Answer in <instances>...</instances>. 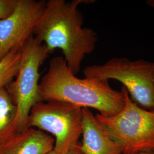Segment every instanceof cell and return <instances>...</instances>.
I'll list each match as a JSON object with an SVG mask.
<instances>
[{"mask_svg":"<svg viewBox=\"0 0 154 154\" xmlns=\"http://www.w3.org/2000/svg\"><path fill=\"white\" fill-rule=\"evenodd\" d=\"M49 54L45 45L34 36L21 50L18 72L14 79L6 86L17 107V132L28 128L31 109L41 100L39 93V69Z\"/></svg>","mask_w":154,"mask_h":154,"instance_id":"6","label":"cell"},{"mask_svg":"<svg viewBox=\"0 0 154 154\" xmlns=\"http://www.w3.org/2000/svg\"><path fill=\"white\" fill-rule=\"evenodd\" d=\"M139 154H154V151H148V152H142Z\"/></svg>","mask_w":154,"mask_h":154,"instance_id":"15","label":"cell"},{"mask_svg":"<svg viewBox=\"0 0 154 154\" xmlns=\"http://www.w3.org/2000/svg\"><path fill=\"white\" fill-rule=\"evenodd\" d=\"M21 60V50L13 49L0 61V89L8 86L14 79Z\"/></svg>","mask_w":154,"mask_h":154,"instance_id":"11","label":"cell"},{"mask_svg":"<svg viewBox=\"0 0 154 154\" xmlns=\"http://www.w3.org/2000/svg\"><path fill=\"white\" fill-rule=\"evenodd\" d=\"M46 132L55 140L56 154H67L79 144L82 109L62 102L39 101L30 112L28 128Z\"/></svg>","mask_w":154,"mask_h":154,"instance_id":"5","label":"cell"},{"mask_svg":"<svg viewBox=\"0 0 154 154\" xmlns=\"http://www.w3.org/2000/svg\"><path fill=\"white\" fill-rule=\"evenodd\" d=\"M82 141L84 154H122L121 149L88 109H82Z\"/></svg>","mask_w":154,"mask_h":154,"instance_id":"8","label":"cell"},{"mask_svg":"<svg viewBox=\"0 0 154 154\" xmlns=\"http://www.w3.org/2000/svg\"><path fill=\"white\" fill-rule=\"evenodd\" d=\"M48 154H56L55 153V152L54 151V150H53V151H51V152H50L49 153H48Z\"/></svg>","mask_w":154,"mask_h":154,"instance_id":"16","label":"cell"},{"mask_svg":"<svg viewBox=\"0 0 154 154\" xmlns=\"http://www.w3.org/2000/svg\"><path fill=\"white\" fill-rule=\"evenodd\" d=\"M39 93L42 101L62 102L81 109H93L101 116L119 113L125 105L123 92L112 88L109 81L76 77L62 57L50 61L41 78Z\"/></svg>","mask_w":154,"mask_h":154,"instance_id":"2","label":"cell"},{"mask_svg":"<svg viewBox=\"0 0 154 154\" xmlns=\"http://www.w3.org/2000/svg\"><path fill=\"white\" fill-rule=\"evenodd\" d=\"M18 0H0V20L5 19L14 11Z\"/></svg>","mask_w":154,"mask_h":154,"instance_id":"12","label":"cell"},{"mask_svg":"<svg viewBox=\"0 0 154 154\" xmlns=\"http://www.w3.org/2000/svg\"><path fill=\"white\" fill-rule=\"evenodd\" d=\"M46 4L43 0H18L11 15L0 20V61L12 50H22L33 36Z\"/></svg>","mask_w":154,"mask_h":154,"instance_id":"7","label":"cell"},{"mask_svg":"<svg viewBox=\"0 0 154 154\" xmlns=\"http://www.w3.org/2000/svg\"><path fill=\"white\" fill-rule=\"evenodd\" d=\"M17 110L6 87L0 89V144L16 133Z\"/></svg>","mask_w":154,"mask_h":154,"instance_id":"10","label":"cell"},{"mask_svg":"<svg viewBox=\"0 0 154 154\" xmlns=\"http://www.w3.org/2000/svg\"><path fill=\"white\" fill-rule=\"evenodd\" d=\"M125 105L115 116L96 118L121 149L122 154L154 151V111L142 108L130 98L122 86Z\"/></svg>","mask_w":154,"mask_h":154,"instance_id":"3","label":"cell"},{"mask_svg":"<svg viewBox=\"0 0 154 154\" xmlns=\"http://www.w3.org/2000/svg\"><path fill=\"white\" fill-rule=\"evenodd\" d=\"M88 1H46L33 34L45 45L50 54L61 50L69 67L75 75L80 71L83 60L93 51L98 40L94 30L83 26V17L78 6Z\"/></svg>","mask_w":154,"mask_h":154,"instance_id":"1","label":"cell"},{"mask_svg":"<svg viewBox=\"0 0 154 154\" xmlns=\"http://www.w3.org/2000/svg\"><path fill=\"white\" fill-rule=\"evenodd\" d=\"M67 154H84L82 152V151H81V149L79 148V144L77 145V146L72 149V151H70L69 153Z\"/></svg>","mask_w":154,"mask_h":154,"instance_id":"13","label":"cell"},{"mask_svg":"<svg viewBox=\"0 0 154 154\" xmlns=\"http://www.w3.org/2000/svg\"><path fill=\"white\" fill-rule=\"evenodd\" d=\"M146 2L150 8L154 9V0H147Z\"/></svg>","mask_w":154,"mask_h":154,"instance_id":"14","label":"cell"},{"mask_svg":"<svg viewBox=\"0 0 154 154\" xmlns=\"http://www.w3.org/2000/svg\"><path fill=\"white\" fill-rule=\"evenodd\" d=\"M54 144L55 140L49 134L29 127L0 144V154H48Z\"/></svg>","mask_w":154,"mask_h":154,"instance_id":"9","label":"cell"},{"mask_svg":"<svg viewBox=\"0 0 154 154\" xmlns=\"http://www.w3.org/2000/svg\"><path fill=\"white\" fill-rule=\"evenodd\" d=\"M83 73L85 78L120 82L133 102L154 111V62L113 57L102 65L86 67Z\"/></svg>","mask_w":154,"mask_h":154,"instance_id":"4","label":"cell"}]
</instances>
